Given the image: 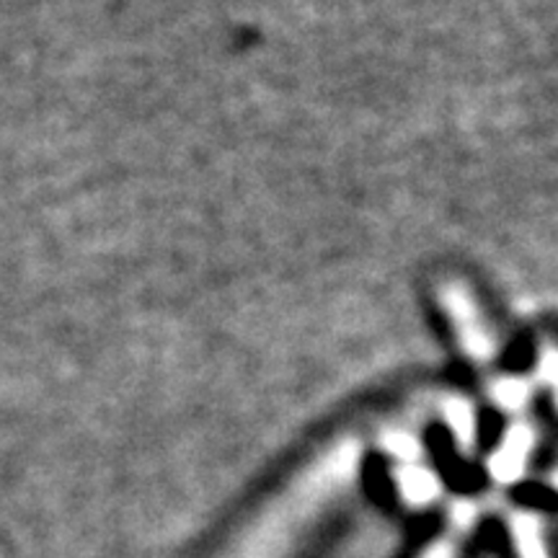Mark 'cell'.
<instances>
[{"label": "cell", "mask_w": 558, "mask_h": 558, "mask_svg": "<svg viewBox=\"0 0 558 558\" xmlns=\"http://www.w3.org/2000/svg\"><path fill=\"white\" fill-rule=\"evenodd\" d=\"M337 484L339 478L326 471L300 486L295 497L277 505L267 518L256 522L228 558H288L298 548L300 533L329 501V494H333Z\"/></svg>", "instance_id": "6da1fadb"}, {"label": "cell", "mask_w": 558, "mask_h": 558, "mask_svg": "<svg viewBox=\"0 0 558 558\" xmlns=\"http://www.w3.org/2000/svg\"><path fill=\"white\" fill-rule=\"evenodd\" d=\"M514 543H518L520 558H548V550L543 546V535L533 520H520L514 525Z\"/></svg>", "instance_id": "7a4b0ae2"}, {"label": "cell", "mask_w": 558, "mask_h": 558, "mask_svg": "<svg viewBox=\"0 0 558 558\" xmlns=\"http://www.w3.org/2000/svg\"><path fill=\"white\" fill-rule=\"evenodd\" d=\"M456 556H458L456 543H452L450 538H442V541L432 543V546L424 550V554L418 558H456Z\"/></svg>", "instance_id": "3957f363"}]
</instances>
